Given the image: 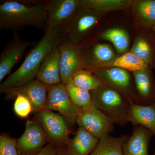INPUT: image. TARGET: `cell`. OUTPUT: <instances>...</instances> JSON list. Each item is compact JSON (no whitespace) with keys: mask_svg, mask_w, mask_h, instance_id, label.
<instances>
[{"mask_svg":"<svg viewBox=\"0 0 155 155\" xmlns=\"http://www.w3.org/2000/svg\"><path fill=\"white\" fill-rule=\"evenodd\" d=\"M67 34V28L58 27L45 32L35 44L18 69L1 82L0 92L7 93L22 86L36 78L42 63Z\"/></svg>","mask_w":155,"mask_h":155,"instance_id":"6da1fadb","label":"cell"},{"mask_svg":"<svg viewBox=\"0 0 155 155\" xmlns=\"http://www.w3.org/2000/svg\"><path fill=\"white\" fill-rule=\"evenodd\" d=\"M47 1H1L0 28L14 31L32 26L44 30L48 21Z\"/></svg>","mask_w":155,"mask_h":155,"instance_id":"7a4b0ae2","label":"cell"},{"mask_svg":"<svg viewBox=\"0 0 155 155\" xmlns=\"http://www.w3.org/2000/svg\"><path fill=\"white\" fill-rule=\"evenodd\" d=\"M91 93L94 107L114 124L123 126L129 122L132 103L126 97L115 89L105 84Z\"/></svg>","mask_w":155,"mask_h":155,"instance_id":"3957f363","label":"cell"},{"mask_svg":"<svg viewBox=\"0 0 155 155\" xmlns=\"http://www.w3.org/2000/svg\"><path fill=\"white\" fill-rule=\"evenodd\" d=\"M102 15L101 12L79 8L66 27V36L74 44L80 46L86 43V38L97 26Z\"/></svg>","mask_w":155,"mask_h":155,"instance_id":"277c9868","label":"cell"},{"mask_svg":"<svg viewBox=\"0 0 155 155\" xmlns=\"http://www.w3.org/2000/svg\"><path fill=\"white\" fill-rule=\"evenodd\" d=\"M79 48L83 69L91 72L110 67L116 58L112 48L105 44L88 41Z\"/></svg>","mask_w":155,"mask_h":155,"instance_id":"5b68a950","label":"cell"},{"mask_svg":"<svg viewBox=\"0 0 155 155\" xmlns=\"http://www.w3.org/2000/svg\"><path fill=\"white\" fill-rule=\"evenodd\" d=\"M48 88L46 108L58 112L71 124L76 123V119L82 110L72 101L66 85L61 83L48 86Z\"/></svg>","mask_w":155,"mask_h":155,"instance_id":"8992f818","label":"cell"},{"mask_svg":"<svg viewBox=\"0 0 155 155\" xmlns=\"http://www.w3.org/2000/svg\"><path fill=\"white\" fill-rule=\"evenodd\" d=\"M104 84L110 86L126 97L132 104H136L135 90L129 72L119 67H104L92 72Z\"/></svg>","mask_w":155,"mask_h":155,"instance_id":"52a82bcc","label":"cell"},{"mask_svg":"<svg viewBox=\"0 0 155 155\" xmlns=\"http://www.w3.org/2000/svg\"><path fill=\"white\" fill-rule=\"evenodd\" d=\"M60 53V74L62 83L66 85L72 80L78 72L83 69L79 47L67 36L64 37L58 46Z\"/></svg>","mask_w":155,"mask_h":155,"instance_id":"ba28073f","label":"cell"},{"mask_svg":"<svg viewBox=\"0 0 155 155\" xmlns=\"http://www.w3.org/2000/svg\"><path fill=\"white\" fill-rule=\"evenodd\" d=\"M48 21L45 32L67 27L79 8V0H51L46 3Z\"/></svg>","mask_w":155,"mask_h":155,"instance_id":"9c48e42d","label":"cell"},{"mask_svg":"<svg viewBox=\"0 0 155 155\" xmlns=\"http://www.w3.org/2000/svg\"><path fill=\"white\" fill-rule=\"evenodd\" d=\"M35 44L23 40L17 31H13V38L5 46L0 55V82L22 59L28 48Z\"/></svg>","mask_w":155,"mask_h":155,"instance_id":"30bf717a","label":"cell"},{"mask_svg":"<svg viewBox=\"0 0 155 155\" xmlns=\"http://www.w3.org/2000/svg\"><path fill=\"white\" fill-rule=\"evenodd\" d=\"M76 123L98 139L110 134L114 129V123L95 107L82 110Z\"/></svg>","mask_w":155,"mask_h":155,"instance_id":"8fae6325","label":"cell"},{"mask_svg":"<svg viewBox=\"0 0 155 155\" xmlns=\"http://www.w3.org/2000/svg\"><path fill=\"white\" fill-rule=\"evenodd\" d=\"M39 124L51 139L58 143H69V131L65 118L47 108L38 112Z\"/></svg>","mask_w":155,"mask_h":155,"instance_id":"7c38bea8","label":"cell"},{"mask_svg":"<svg viewBox=\"0 0 155 155\" xmlns=\"http://www.w3.org/2000/svg\"><path fill=\"white\" fill-rule=\"evenodd\" d=\"M47 134L39 123L32 120L26 122L25 130L17 140V147L21 155H33L44 147Z\"/></svg>","mask_w":155,"mask_h":155,"instance_id":"4fadbf2b","label":"cell"},{"mask_svg":"<svg viewBox=\"0 0 155 155\" xmlns=\"http://www.w3.org/2000/svg\"><path fill=\"white\" fill-rule=\"evenodd\" d=\"M48 86L37 80L29 81L22 86L9 91L8 98H15L21 94L27 98L32 105L33 112L38 113L46 108L48 98Z\"/></svg>","mask_w":155,"mask_h":155,"instance_id":"5bb4252c","label":"cell"},{"mask_svg":"<svg viewBox=\"0 0 155 155\" xmlns=\"http://www.w3.org/2000/svg\"><path fill=\"white\" fill-rule=\"evenodd\" d=\"M137 104L148 105L155 102V83L149 68L133 72Z\"/></svg>","mask_w":155,"mask_h":155,"instance_id":"9a60e30c","label":"cell"},{"mask_svg":"<svg viewBox=\"0 0 155 155\" xmlns=\"http://www.w3.org/2000/svg\"><path fill=\"white\" fill-rule=\"evenodd\" d=\"M58 46L53 49L45 58L36 76L37 80L47 86L62 83L59 65L60 53Z\"/></svg>","mask_w":155,"mask_h":155,"instance_id":"2e32d148","label":"cell"},{"mask_svg":"<svg viewBox=\"0 0 155 155\" xmlns=\"http://www.w3.org/2000/svg\"><path fill=\"white\" fill-rule=\"evenodd\" d=\"M153 134L143 126H134L133 133L123 145V155H149V145Z\"/></svg>","mask_w":155,"mask_h":155,"instance_id":"e0dca14e","label":"cell"},{"mask_svg":"<svg viewBox=\"0 0 155 155\" xmlns=\"http://www.w3.org/2000/svg\"><path fill=\"white\" fill-rule=\"evenodd\" d=\"M99 139L82 127H79L68 145L69 155H90L96 147Z\"/></svg>","mask_w":155,"mask_h":155,"instance_id":"ac0fdd59","label":"cell"},{"mask_svg":"<svg viewBox=\"0 0 155 155\" xmlns=\"http://www.w3.org/2000/svg\"><path fill=\"white\" fill-rule=\"evenodd\" d=\"M129 122L134 126H143L155 134V102L148 105L132 104Z\"/></svg>","mask_w":155,"mask_h":155,"instance_id":"d6986e66","label":"cell"},{"mask_svg":"<svg viewBox=\"0 0 155 155\" xmlns=\"http://www.w3.org/2000/svg\"><path fill=\"white\" fill-rule=\"evenodd\" d=\"M129 137L122 135L114 137L109 134L99 139L90 155H123V147Z\"/></svg>","mask_w":155,"mask_h":155,"instance_id":"ffe728a7","label":"cell"},{"mask_svg":"<svg viewBox=\"0 0 155 155\" xmlns=\"http://www.w3.org/2000/svg\"><path fill=\"white\" fill-rule=\"evenodd\" d=\"M133 13L140 25L151 28L155 24V0L136 1Z\"/></svg>","mask_w":155,"mask_h":155,"instance_id":"44dd1931","label":"cell"},{"mask_svg":"<svg viewBox=\"0 0 155 155\" xmlns=\"http://www.w3.org/2000/svg\"><path fill=\"white\" fill-rule=\"evenodd\" d=\"M133 3L126 0H79V7L103 13L127 9Z\"/></svg>","mask_w":155,"mask_h":155,"instance_id":"7402d4cb","label":"cell"},{"mask_svg":"<svg viewBox=\"0 0 155 155\" xmlns=\"http://www.w3.org/2000/svg\"><path fill=\"white\" fill-rule=\"evenodd\" d=\"M98 38L110 42L120 54H125L129 47V35L127 31L122 28L108 29L101 34Z\"/></svg>","mask_w":155,"mask_h":155,"instance_id":"603a6c76","label":"cell"},{"mask_svg":"<svg viewBox=\"0 0 155 155\" xmlns=\"http://www.w3.org/2000/svg\"><path fill=\"white\" fill-rule=\"evenodd\" d=\"M65 85L72 101L82 110H88L94 107L90 91L76 86L72 80Z\"/></svg>","mask_w":155,"mask_h":155,"instance_id":"cb8c5ba5","label":"cell"},{"mask_svg":"<svg viewBox=\"0 0 155 155\" xmlns=\"http://www.w3.org/2000/svg\"><path fill=\"white\" fill-rule=\"evenodd\" d=\"M149 66L144 61L129 52L116 58L110 67H119L127 71L134 72L148 69Z\"/></svg>","mask_w":155,"mask_h":155,"instance_id":"d4e9b609","label":"cell"},{"mask_svg":"<svg viewBox=\"0 0 155 155\" xmlns=\"http://www.w3.org/2000/svg\"><path fill=\"white\" fill-rule=\"evenodd\" d=\"M72 80L76 86L90 92L99 88L104 84L93 72L84 69L78 72Z\"/></svg>","mask_w":155,"mask_h":155,"instance_id":"484cf974","label":"cell"},{"mask_svg":"<svg viewBox=\"0 0 155 155\" xmlns=\"http://www.w3.org/2000/svg\"><path fill=\"white\" fill-rule=\"evenodd\" d=\"M130 52L148 65H153V56L152 49L149 42L144 38L138 37L136 39Z\"/></svg>","mask_w":155,"mask_h":155,"instance_id":"4316f807","label":"cell"},{"mask_svg":"<svg viewBox=\"0 0 155 155\" xmlns=\"http://www.w3.org/2000/svg\"><path fill=\"white\" fill-rule=\"evenodd\" d=\"M14 110L16 115L22 118H26L33 112L30 101L26 97L21 94L17 95L15 97Z\"/></svg>","mask_w":155,"mask_h":155,"instance_id":"83f0119b","label":"cell"},{"mask_svg":"<svg viewBox=\"0 0 155 155\" xmlns=\"http://www.w3.org/2000/svg\"><path fill=\"white\" fill-rule=\"evenodd\" d=\"M17 144V140L2 134L0 136V155H21Z\"/></svg>","mask_w":155,"mask_h":155,"instance_id":"f1b7e54d","label":"cell"},{"mask_svg":"<svg viewBox=\"0 0 155 155\" xmlns=\"http://www.w3.org/2000/svg\"><path fill=\"white\" fill-rule=\"evenodd\" d=\"M58 151L53 145L48 144L44 147L38 152L33 155H57Z\"/></svg>","mask_w":155,"mask_h":155,"instance_id":"f546056e","label":"cell"},{"mask_svg":"<svg viewBox=\"0 0 155 155\" xmlns=\"http://www.w3.org/2000/svg\"><path fill=\"white\" fill-rule=\"evenodd\" d=\"M57 155H69V154L67 149L58 150Z\"/></svg>","mask_w":155,"mask_h":155,"instance_id":"4dcf8cb0","label":"cell"},{"mask_svg":"<svg viewBox=\"0 0 155 155\" xmlns=\"http://www.w3.org/2000/svg\"><path fill=\"white\" fill-rule=\"evenodd\" d=\"M151 29H152L154 33L155 36V24L154 25H153L152 27H151Z\"/></svg>","mask_w":155,"mask_h":155,"instance_id":"1f68e13d","label":"cell"},{"mask_svg":"<svg viewBox=\"0 0 155 155\" xmlns=\"http://www.w3.org/2000/svg\"><path fill=\"white\" fill-rule=\"evenodd\" d=\"M154 154L155 155V153H154Z\"/></svg>","mask_w":155,"mask_h":155,"instance_id":"d6a6232c","label":"cell"},{"mask_svg":"<svg viewBox=\"0 0 155 155\" xmlns=\"http://www.w3.org/2000/svg\"><path fill=\"white\" fill-rule=\"evenodd\" d=\"M154 155H155L154 154Z\"/></svg>","mask_w":155,"mask_h":155,"instance_id":"836d02e7","label":"cell"}]
</instances>
